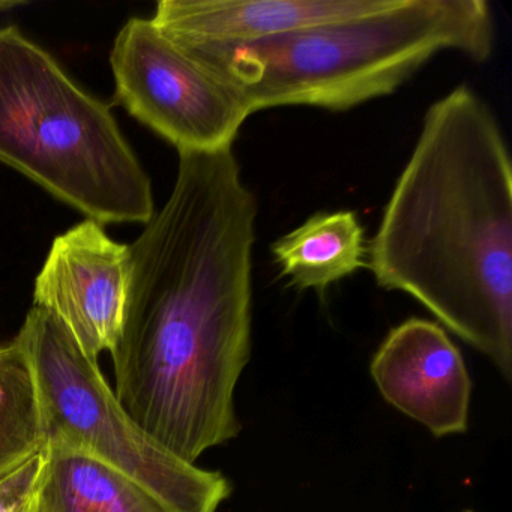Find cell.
Returning a JSON list of instances; mask_svg holds the SVG:
<instances>
[{
    "label": "cell",
    "mask_w": 512,
    "mask_h": 512,
    "mask_svg": "<svg viewBox=\"0 0 512 512\" xmlns=\"http://www.w3.org/2000/svg\"><path fill=\"white\" fill-rule=\"evenodd\" d=\"M256 220L232 148L179 152L169 200L130 245L113 391L191 464L241 428L235 389L251 355Z\"/></svg>",
    "instance_id": "cell-1"
},
{
    "label": "cell",
    "mask_w": 512,
    "mask_h": 512,
    "mask_svg": "<svg viewBox=\"0 0 512 512\" xmlns=\"http://www.w3.org/2000/svg\"><path fill=\"white\" fill-rule=\"evenodd\" d=\"M367 268L379 287L412 296L511 382V157L496 116L469 86L425 113Z\"/></svg>",
    "instance_id": "cell-2"
},
{
    "label": "cell",
    "mask_w": 512,
    "mask_h": 512,
    "mask_svg": "<svg viewBox=\"0 0 512 512\" xmlns=\"http://www.w3.org/2000/svg\"><path fill=\"white\" fill-rule=\"evenodd\" d=\"M181 49L250 115L289 106L344 112L394 94L440 53L488 61L494 19L484 0H392L367 16L269 40Z\"/></svg>",
    "instance_id": "cell-3"
},
{
    "label": "cell",
    "mask_w": 512,
    "mask_h": 512,
    "mask_svg": "<svg viewBox=\"0 0 512 512\" xmlns=\"http://www.w3.org/2000/svg\"><path fill=\"white\" fill-rule=\"evenodd\" d=\"M0 163L88 220L154 217L151 179L110 107L16 26L0 28Z\"/></svg>",
    "instance_id": "cell-4"
},
{
    "label": "cell",
    "mask_w": 512,
    "mask_h": 512,
    "mask_svg": "<svg viewBox=\"0 0 512 512\" xmlns=\"http://www.w3.org/2000/svg\"><path fill=\"white\" fill-rule=\"evenodd\" d=\"M16 340L31 359L46 422L47 445L89 455L140 482L172 512H217L232 494L220 472L188 463L152 439L125 412L64 325L29 311Z\"/></svg>",
    "instance_id": "cell-5"
},
{
    "label": "cell",
    "mask_w": 512,
    "mask_h": 512,
    "mask_svg": "<svg viewBox=\"0 0 512 512\" xmlns=\"http://www.w3.org/2000/svg\"><path fill=\"white\" fill-rule=\"evenodd\" d=\"M115 101L178 152L232 148L250 118L235 92L152 19L131 17L110 53Z\"/></svg>",
    "instance_id": "cell-6"
},
{
    "label": "cell",
    "mask_w": 512,
    "mask_h": 512,
    "mask_svg": "<svg viewBox=\"0 0 512 512\" xmlns=\"http://www.w3.org/2000/svg\"><path fill=\"white\" fill-rule=\"evenodd\" d=\"M130 245L85 220L53 241L35 280V307L55 316L91 361L112 352L124 322Z\"/></svg>",
    "instance_id": "cell-7"
},
{
    "label": "cell",
    "mask_w": 512,
    "mask_h": 512,
    "mask_svg": "<svg viewBox=\"0 0 512 512\" xmlns=\"http://www.w3.org/2000/svg\"><path fill=\"white\" fill-rule=\"evenodd\" d=\"M382 397L436 437L469 427L472 380L445 329L410 317L386 335L370 365Z\"/></svg>",
    "instance_id": "cell-8"
},
{
    "label": "cell",
    "mask_w": 512,
    "mask_h": 512,
    "mask_svg": "<svg viewBox=\"0 0 512 512\" xmlns=\"http://www.w3.org/2000/svg\"><path fill=\"white\" fill-rule=\"evenodd\" d=\"M392 0H161L152 22L181 47L254 43L367 16Z\"/></svg>",
    "instance_id": "cell-9"
},
{
    "label": "cell",
    "mask_w": 512,
    "mask_h": 512,
    "mask_svg": "<svg viewBox=\"0 0 512 512\" xmlns=\"http://www.w3.org/2000/svg\"><path fill=\"white\" fill-rule=\"evenodd\" d=\"M37 512H172L148 488L89 455L46 446Z\"/></svg>",
    "instance_id": "cell-10"
},
{
    "label": "cell",
    "mask_w": 512,
    "mask_h": 512,
    "mask_svg": "<svg viewBox=\"0 0 512 512\" xmlns=\"http://www.w3.org/2000/svg\"><path fill=\"white\" fill-rule=\"evenodd\" d=\"M271 250L281 275L298 290H325L367 268L365 230L353 211L314 214Z\"/></svg>",
    "instance_id": "cell-11"
},
{
    "label": "cell",
    "mask_w": 512,
    "mask_h": 512,
    "mask_svg": "<svg viewBox=\"0 0 512 512\" xmlns=\"http://www.w3.org/2000/svg\"><path fill=\"white\" fill-rule=\"evenodd\" d=\"M47 446L46 422L31 359L19 341L0 346V476Z\"/></svg>",
    "instance_id": "cell-12"
},
{
    "label": "cell",
    "mask_w": 512,
    "mask_h": 512,
    "mask_svg": "<svg viewBox=\"0 0 512 512\" xmlns=\"http://www.w3.org/2000/svg\"><path fill=\"white\" fill-rule=\"evenodd\" d=\"M46 449L0 476V512H28L37 499Z\"/></svg>",
    "instance_id": "cell-13"
},
{
    "label": "cell",
    "mask_w": 512,
    "mask_h": 512,
    "mask_svg": "<svg viewBox=\"0 0 512 512\" xmlns=\"http://www.w3.org/2000/svg\"><path fill=\"white\" fill-rule=\"evenodd\" d=\"M28 512H37V499H35L34 505H32V508L29 509Z\"/></svg>",
    "instance_id": "cell-14"
},
{
    "label": "cell",
    "mask_w": 512,
    "mask_h": 512,
    "mask_svg": "<svg viewBox=\"0 0 512 512\" xmlns=\"http://www.w3.org/2000/svg\"><path fill=\"white\" fill-rule=\"evenodd\" d=\"M463 512H472V511H463Z\"/></svg>",
    "instance_id": "cell-15"
}]
</instances>
